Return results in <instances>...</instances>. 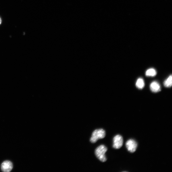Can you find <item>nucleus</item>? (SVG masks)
Here are the masks:
<instances>
[{"instance_id":"nucleus-1","label":"nucleus","mask_w":172,"mask_h":172,"mask_svg":"<svg viewBox=\"0 0 172 172\" xmlns=\"http://www.w3.org/2000/svg\"><path fill=\"white\" fill-rule=\"evenodd\" d=\"M107 150V147L104 145H101L96 149L95 154L97 157L102 162H104L107 160L105 153Z\"/></svg>"},{"instance_id":"nucleus-2","label":"nucleus","mask_w":172,"mask_h":172,"mask_svg":"<svg viewBox=\"0 0 172 172\" xmlns=\"http://www.w3.org/2000/svg\"><path fill=\"white\" fill-rule=\"evenodd\" d=\"M105 136L106 132L104 129H96L93 132L90 141L91 143H95L98 140L104 139Z\"/></svg>"},{"instance_id":"nucleus-3","label":"nucleus","mask_w":172,"mask_h":172,"mask_svg":"<svg viewBox=\"0 0 172 172\" xmlns=\"http://www.w3.org/2000/svg\"><path fill=\"white\" fill-rule=\"evenodd\" d=\"M123 137L120 135H117L113 138V147L118 149L121 148L123 145Z\"/></svg>"},{"instance_id":"nucleus-4","label":"nucleus","mask_w":172,"mask_h":172,"mask_svg":"<svg viewBox=\"0 0 172 172\" xmlns=\"http://www.w3.org/2000/svg\"><path fill=\"white\" fill-rule=\"evenodd\" d=\"M126 145L129 152L131 153H134L136 150L137 143L135 140L131 139L128 140L126 142Z\"/></svg>"},{"instance_id":"nucleus-5","label":"nucleus","mask_w":172,"mask_h":172,"mask_svg":"<svg viewBox=\"0 0 172 172\" xmlns=\"http://www.w3.org/2000/svg\"><path fill=\"white\" fill-rule=\"evenodd\" d=\"M13 168V165L11 162L9 161L4 162L1 165V169L2 171L5 172L10 171Z\"/></svg>"},{"instance_id":"nucleus-6","label":"nucleus","mask_w":172,"mask_h":172,"mask_svg":"<svg viewBox=\"0 0 172 172\" xmlns=\"http://www.w3.org/2000/svg\"><path fill=\"white\" fill-rule=\"evenodd\" d=\"M150 88L151 91L154 93L158 92L161 91L160 86L156 81L153 82L151 84Z\"/></svg>"},{"instance_id":"nucleus-7","label":"nucleus","mask_w":172,"mask_h":172,"mask_svg":"<svg viewBox=\"0 0 172 172\" xmlns=\"http://www.w3.org/2000/svg\"><path fill=\"white\" fill-rule=\"evenodd\" d=\"M136 86L137 88L139 89H142L145 86L144 80L142 78L138 79L136 83Z\"/></svg>"},{"instance_id":"nucleus-8","label":"nucleus","mask_w":172,"mask_h":172,"mask_svg":"<svg viewBox=\"0 0 172 172\" xmlns=\"http://www.w3.org/2000/svg\"><path fill=\"white\" fill-rule=\"evenodd\" d=\"M145 74L147 76L154 77L156 75L157 72L154 68H151L146 71Z\"/></svg>"},{"instance_id":"nucleus-9","label":"nucleus","mask_w":172,"mask_h":172,"mask_svg":"<svg viewBox=\"0 0 172 172\" xmlns=\"http://www.w3.org/2000/svg\"><path fill=\"white\" fill-rule=\"evenodd\" d=\"M172 84V77L170 75L164 82V85L166 88H170Z\"/></svg>"},{"instance_id":"nucleus-10","label":"nucleus","mask_w":172,"mask_h":172,"mask_svg":"<svg viewBox=\"0 0 172 172\" xmlns=\"http://www.w3.org/2000/svg\"><path fill=\"white\" fill-rule=\"evenodd\" d=\"M2 20L1 18H0V25H1L2 24Z\"/></svg>"}]
</instances>
